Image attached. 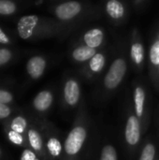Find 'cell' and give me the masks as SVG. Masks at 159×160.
Wrapping results in <instances>:
<instances>
[{"label":"cell","instance_id":"obj_20","mask_svg":"<svg viewBox=\"0 0 159 160\" xmlns=\"http://www.w3.org/2000/svg\"><path fill=\"white\" fill-rule=\"evenodd\" d=\"M27 127H28V123L26 118L21 115L14 117L10 123V130L15 131L22 135L27 131Z\"/></svg>","mask_w":159,"mask_h":160},{"label":"cell","instance_id":"obj_18","mask_svg":"<svg viewBox=\"0 0 159 160\" xmlns=\"http://www.w3.org/2000/svg\"><path fill=\"white\" fill-rule=\"evenodd\" d=\"M157 155V147L151 138H146L139 151L138 160H156Z\"/></svg>","mask_w":159,"mask_h":160},{"label":"cell","instance_id":"obj_13","mask_svg":"<svg viewBox=\"0 0 159 160\" xmlns=\"http://www.w3.org/2000/svg\"><path fill=\"white\" fill-rule=\"evenodd\" d=\"M98 52V50L76 43L69 52V58L73 63L82 66L91 60Z\"/></svg>","mask_w":159,"mask_h":160},{"label":"cell","instance_id":"obj_21","mask_svg":"<svg viewBox=\"0 0 159 160\" xmlns=\"http://www.w3.org/2000/svg\"><path fill=\"white\" fill-rule=\"evenodd\" d=\"M17 9L14 2L9 0H0V15H11Z\"/></svg>","mask_w":159,"mask_h":160},{"label":"cell","instance_id":"obj_30","mask_svg":"<svg viewBox=\"0 0 159 160\" xmlns=\"http://www.w3.org/2000/svg\"><path fill=\"white\" fill-rule=\"evenodd\" d=\"M156 160H159V158H157V159Z\"/></svg>","mask_w":159,"mask_h":160},{"label":"cell","instance_id":"obj_33","mask_svg":"<svg viewBox=\"0 0 159 160\" xmlns=\"http://www.w3.org/2000/svg\"><path fill=\"white\" fill-rule=\"evenodd\" d=\"M158 77H159V71H158Z\"/></svg>","mask_w":159,"mask_h":160},{"label":"cell","instance_id":"obj_19","mask_svg":"<svg viewBox=\"0 0 159 160\" xmlns=\"http://www.w3.org/2000/svg\"><path fill=\"white\" fill-rule=\"evenodd\" d=\"M98 160H118L115 146L112 143H105L100 150Z\"/></svg>","mask_w":159,"mask_h":160},{"label":"cell","instance_id":"obj_7","mask_svg":"<svg viewBox=\"0 0 159 160\" xmlns=\"http://www.w3.org/2000/svg\"><path fill=\"white\" fill-rule=\"evenodd\" d=\"M129 59L136 71L142 72L143 70L146 61V52L142 35L136 27H134L131 32Z\"/></svg>","mask_w":159,"mask_h":160},{"label":"cell","instance_id":"obj_28","mask_svg":"<svg viewBox=\"0 0 159 160\" xmlns=\"http://www.w3.org/2000/svg\"><path fill=\"white\" fill-rule=\"evenodd\" d=\"M9 42H10L9 38L7 37V35L0 27V43L1 44H8Z\"/></svg>","mask_w":159,"mask_h":160},{"label":"cell","instance_id":"obj_26","mask_svg":"<svg viewBox=\"0 0 159 160\" xmlns=\"http://www.w3.org/2000/svg\"><path fill=\"white\" fill-rule=\"evenodd\" d=\"M37 158V154L36 152H34L32 149H24L21 155V158L20 160H36Z\"/></svg>","mask_w":159,"mask_h":160},{"label":"cell","instance_id":"obj_23","mask_svg":"<svg viewBox=\"0 0 159 160\" xmlns=\"http://www.w3.org/2000/svg\"><path fill=\"white\" fill-rule=\"evenodd\" d=\"M129 4L131 5L133 8L142 11L150 5V1L149 0H133V1H130Z\"/></svg>","mask_w":159,"mask_h":160},{"label":"cell","instance_id":"obj_24","mask_svg":"<svg viewBox=\"0 0 159 160\" xmlns=\"http://www.w3.org/2000/svg\"><path fill=\"white\" fill-rule=\"evenodd\" d=\"M11 57H12V53L9 50L0 49V67L9 62Z\"/></svg>","mask_w":159,"mask_h":160},{"label":"cell","instance_id":"obj_10","mask_svg":"<svg viewBox=\"0 0 159 160\" xmlns=\"http://www.w3.org/2000/svg\"><path fill=\"white\" fill-rule=\"evenodd\" d=\"M106 32L102 27L96 26L89 28L84 33H82L78 41L77 44L84 45L86 47L96 49V50H102L106 43Z\"/></svg>","mask_w":159,"mask_h":160},{"label":"cell","instance_id":"obj_29","mask_svg":"<svg viewBox=\"0 0 159 160\" xmlns=\"http://www.w3.org/2000/svg\"><path fill=\"white\" fill-rule=\"evenodd\" d=\"M155 38H159V30L157 32L156 36H155Z\"/></svg>","mask_w":159,"mask_h":160},{"label":"cell","instance_id":"obj_9","mask_svg":"<svg viewBox=\"0 0 159 160\" xmlns=\"http://www.w3.org/2000/svg\"><path fill=\"white\" fill-rule=\"evenodd\" d=\"M128 10L127 4L120 0H110L104 3V12L114 25H121L126 22L128 17Z\"/></svg>","mask_w":159,"mask_h":160},{"label":"cell","instance_id":"obj_6","mask_svg":"<svg viewBox=\"0 0 159 160\" xmlns=\"http://www.w3.org/2000/svg\"><path fill=\"white\" fill-rule=\"evenodd\" d=\"M82 83L73 74L66 76L62 86V103L67 110H78L82 103Z\"/></svg>","mask_w":159,"mask_h":160},{"label":"cell","instance_id":"obj_12","mask_svg":"<svg viewBox=\"0 0 159 160\" xmlns=\"http://www.w3.org/2000/svg\"><path fill=\"white\" fill-rule=\"evenodd\" d=\"M39 18L37 15L30 14L22 16L17 23V31L18 35L22 39H30L34 38L37 26L39 22Z\"/></svg>","mask_w":159,"mask_h":160},{"label":"cell","instance_id":"obj_4","mask_svg":"<svg viewBox=\"0 0 159 160\" xmlns=\"http://www.w3.org/2000/svg\"><path fill=\"white\" fill-rule=\"evenodd\" d=\"M144 132L142 124L134 113L132 105L128 104L126 112V121L124 128V142L127 153L131 156L140 151L142 140Z\"/></svg>","mask_w":159,"mask_h":160},{"label":"cell","instance_id":"obj_22","mask_svg":"<svg viewBox=\"0 0 159 160\" xmlns=\"http://www.w3.org/2000/svg\"><path fill=\"white\" fill-rule=\"evenodd\" d=\"M7 138H8L9 142L15 145H22L24 142L23 136L22 134H19V133L12 131V130H9L7 132Z\"/></svg>","mask_w":159,"mask_h":160},{"label":"cell","instance_id":"obj_27","mask_svg":"<svg viewBox=\"0 0 159 160\" xmlns=\"http://www.w3.org/2000/svg\"><path fill=\"white\" fill-rule=\"evenodd\" d=\"M11 113L10 108L7 104H1L0 103V119H6L7 118Z\"/></svg>","mask_w":159,"mask_h":160},{"label":"cell","instance_id":"obj_1","mask_svg":"<svg viewBox=\"0 0 159 160\" xmlns=\"http://www.w3.org/2000/svg\"><path fill=\"white\" fill-rule=\"evenodd\" d=\"M90 121L84 100L77 110L70 130L64 140L63 160H78L88 140Z\"/></svg>","mask_w":159,"mask_h":160},{"label":"cell","instance_id":"obj_32","mask_svg":"<svg viewBox=\"0 0 159 160\" xmlns=\"http://www.w3.org/2000/svg\"><path fill=\"white\" fill-rule=\"evenodd\" d=\"M36 160H40V159H38V158H37V159H36Z\"/></svg>","mask_w":159,"mask_h":160},{"label":"cell","instance_id":"obj_16","mask_svg":"<svg viewBox=\"0 0 159 160\" xmlns=\"http://www.w3.org/2000/svg\"><path fill=\"white\" fill-rule=\"evenodd\" d=\"M47 68V60L42 55H35L26 63V71L31 79L37 80L44 74Z\"/></svg>","mask_w":159,"mask_h":160},{"label":"cell","instance_id":"obj_31","mask_svg":"<svg viewBox=\"0 0 159 160\" xmlns=\"http://www.w3.org/2000/svg\"><path fill=\"white\" fill-rule=\"evenodd\" d=\"M0 156H1V150H0Z\"/></svg>","mask_w":159,"mask_h":160},{"label":"cell","instance_id":"obj_3","mask_svg":"<svg viewBox=\"0 0 159 160\" xmlns=\"http://www.w3.org/2000/svg\"><path fill=\"white\" fill-rule=\"evenodd\" d=\"M95 8L92 4L87 2L66 1L55 5L52 8V14L58 22L80 25L95 14Z\"/></svg>","mask_w":159,"mask_h":160},{"label":"cell","instance_id":"obj_14","mask_svg":"<svg viewBox=\"0 0 159 160\" xmlns=\"http://www.w3.org/2000/svg\"><path fill=\"white\" fill-rule=\"evenodd\" d=\"M54 102V94L50 89L40 91L33 99L32 105L36 112L45 113L50 111Z\"/></svg>","mask_w":159,"mask_h":160},{"label":"cell","instance_id":"obj_8","mask_svg":"<svg viewBox=\"0 0 159 160\" xmlns=\"http://www.w3.org/2000/svg\"><path fill=\"white\" fill-rule=\"evenodd\" d=\"M108 63V53L103 49L100 50L91 60L82 65L79 69L80 75L89 82H94L98 79Z\"/></svg>","mask_w":159,"mask_h":160},{"label":"cell","instance_id":"obj_17","mask_svg":"<svg viewBox=\"0 0 159 160\" xmlns=\"http://www.w3.org/2000/svg\"><path fill=\"white\" fill-rule=\"evenodd\" d=\"M27 140L31 149L36 152V154H42L44 151V140L42 134L34 128L27 130Z\"/></svg>","mask_w":159,"mask_h":160},{"label":"cell","instance_id":"obj_11","mask_svg":"<svg viewBox=\"0 0 159 160\" xmlns=\"http://www.w3.org/2000/svg\"><path fill=\"white\" fill-rule=\"evenodd\" d=\"M148 68L153 85L159 90V38H154L148 52Z\"/></svg>","mask_w":159,"mask_h":160},{"label":"cell","instance_id":"obj_15","mask_svg":"<svg viewBox=\"0 0 159 160\" xmlns=\"http://www.w3.org/2000/svg\"><path fill=\"white\" fill-rule=\"evenodd\" d=\"M45 147L48 155L52 159H60L64 156V141L56 133L49 135L45 142Z\"/></svg>","mask_w":159,"mask_h":160},{"label":"cell","instance_id":"obj_5","mask_svg":"<svg viewBox=\"0 0 159 160\" xmlns=\"http://www.w3.org/2000/svg\"><path fill=\"white\" fill-rule=\"evenodd\" d=\"M147 89L142 82H134L132 86V108L134 113L140 120L143 132L148 129L150 123V113L148 109Z\"/></svg>","mask_w":159,"mask_h":160},{"label":"cell","instance_id":"obj_2","mask_svg":"<svg viewBox=\"0 0 159 160\" xmlns=\"http://www.w3.org/2000/svg\"><path fill=\"white\" fill-rule=\"evenodd\" d=\"M128 70V59L126 52L121 50L112 60L106 71L100 85V95L103 99L117 92L122 86Z\"/></svg>","mask_w":159,"mask_h":160},{"label":"cell","instance_id":"obj_25","mask_svg":"<svg viewBox=\"0 0 159 160\" xmlns=\"http://www.w3.org/2000/svg\"><path fill=\"white\" fill-rule=\"evenodd\" d=\"M13 100V96L7 90L0 89V103L1 104H8Z\"/></svg>","mask_w":159,"mask_h":160}]
</instances>
